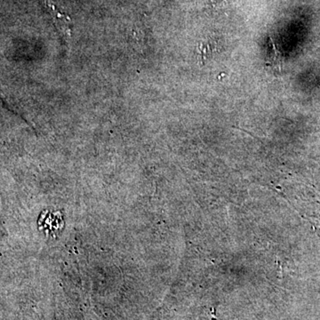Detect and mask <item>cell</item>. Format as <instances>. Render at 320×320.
I'll return each mask as SVG.
<instances>
[{
	"label": "cell",
	"instance_id": "obj_1",
	"mask_svg": "<svg viewBox=\"0 0 320 320\" xmlns=\"http://www.w3.org/2000/svg\"><path fill=\"white\" fill-rule=\"evenodd\" d=\"M46 7L48 10L49 14L53 18V23L58 29L60 34L63 36V38L68 39L70 37V20L67 15H63L56 10L55 6L49 3L46 2Z\"/></svg>",
	"mask_w": 320,
	"mask_h": 320
},
{
	"label": "cell",
	"instance_id": "obj_2",
	"mask_svg": "<svg viewBox=\"0 0 320 320\" xmlns=\"http://www.w3.org/2000/svg\"><path fill=\"white\" fill-rule=\"evenodd\" d=\"M272 53L267 60L266 64L271 68L275 69L276 71H281L283 68V56L279 50L276 46V44L272 41Z\"/></svg>",
	"mask_w": 320,
	"mask_h": 320
}]
</instances>
